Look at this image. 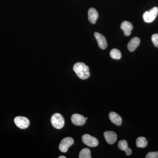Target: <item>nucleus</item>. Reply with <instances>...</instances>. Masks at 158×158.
I'll return each mask as SVG.
<instances>
[{
    "instance_id": "nucleus-16",
    "label": "nucleus",
    "mask_w": 158,
    "mask_h": 158,
    "mask_svg": "<svg viewBox=\"0 0 158 158\" xmlns=\"http://www.w3.org/2000/svg\"><path fill=\"white\" fill-rule=\"evenodd\" d=\"M79 157L80 158H91V152H90V150L88 148H83L80 152Z\"/></svg>"
},
{
    "instance_id": "nucleus-12",
    "label": "nucleus",
    "mask_w": 158,
    "mask_h": 158,
    "mask_svg": "<svg viewBox=\"0 0 158 158\" xmlns=\"http://www.w3.org/2000/svg\"><path fill=\"white\" fill-rule=\"evenodd\" d=\"M140 43V39L138 37H134L127 44V48L130 52H133L135 50Z\"/></svg>"
},
{
    "instance_id": "nucleus-8",
    "label": "nucleus",
    "mask_w": 158,
    "mask_h": 158,
    "mask_svg": "<svg viewBox=\"0 0 158 158\" xmlns=\"http://www.w3.org/2000/svg\"><path fill=\"white\" fill-rule=\"evenodd\" d=\"M71 121L73 124L76 126H83L86 123L85 117L78 114H74L71 117Z\"/></svg>"
},
{
    "instance_id": "nucleus-15",
    "label": "nucleus",
    "mask_w": 158,
    "mask_h": 158,
    "mask_svg": "<svg viewBox=\"0 0 158 158\" xmlns=\"http://www.w3.org/2000/svg\"><path fill=\"white\" fill-rule=\"evenodd\" d=\"M148 141L144 137H139L136 140V145L138 148H144L147 146Z\"/></svg>"
},
{
    "instance_id": "nucleus-13",
    "label": "nucleus",
    "mask_w": 158,
    "mask_h": 158,
    "mask_svg": "<svg viewBox=\"0 0 158 158\" xmlns=\"http://www.w3.org/2000/svg\"><path fill=\"white\" fill-rule=\"evenodd\" d=\"M109 118L111 121L117 126H120L122 123V119L121 116L114 112H110L109 115Z\"/></svg>"
},
{
    "instance_id": "nucleus-7",
    "label": "nucleus",
    "mask_w": 158,
    "mask_h": 158,
    "mask_svg": "<svg viewBox=\"0 0 158 158\" xmlns=\"http://www.w3.org/2000/svg\"><path fill=\"white\" fill-rule=\"evenodd\" d=\"M94 36L100 48L102 49H106L107 47V43L104 36L98 32H95Z\"/></svg>"
},
{
    "instance_id": "nucleus-5",
    "label": "nucleus",
    "mask_w": 158,
    "mask_h": 158,
    "mask_svg": "<svg viewBox=\"0 0 158 158\" xmlns=\"http://www.w3.org/2000/svg\"><path fill=\"white\" fill-rule=\"evenodd\" d=\"M74 143L73 139L70 137H67L62 139L59 145V149L62 152H67L68 148Z\"/></svg>"
},
{
    "instance_id": "nucleus-21",
    "label": "nucleus",
    "mask_w": 158,
    "mask_h": 158,
    "mask_svg": "<svg viewBox=\"0 0 158 158\" xmlns=\"http://www.w3.org/2000/svg\"><path fill=\"white\" fill-rule=\"evenodd\" d=\"M85 119H86V120H87V119H88V118H87V117H85Z\"/></svg>"
},
{
    "instance_id": "nucleus-20",
    "label": "nucleus",
    "mask_w": 158,
    "mask_h": 158,
    "mask_svg": "<svg viewBox=\"0 0 158 158\" xmlns=\"http://www.w3.org/2000/svg\"><path fill=\"white\" fill-rule=\"evenodd\" d=\"M66 157L64 156H60L59 157V158H66Z\"/></svg>"
},
{
    "instance_id": "nucleus-6",
    "label": "nucleus",
    "mask_w": 158,
    "mask_h": 158,
    "mask_svg": "<svg viewBox=\"0 0 158 158\" xmlns=\"http://www.w3.org/2000/svg\"><path fill=\"white\" fill-rule=\"evenodd\" d=\"M14 122L16 126L22 129H24L28 127L30 121L27 118L23 116H17L14 119Z\"/></svg>"
},
{
    "instance_id": "nucleus-17",
    "label": "nucleus",
    "mask_w": 158,
    "mask_h": 158,
    "mask_svg": "<svg viewBox=\"0 0 158 158\" xmlns=\"http://www.w3.org/2000/svg\"><path fill=\"white\" fill-rule=\"evenodd\" d=\"M110 56L113 59H120L121 58V52L117 49H113L110 53Z\"/></svg>"
},
{
    "instance_id": "nucleus-19",
    "label": "nucleus",
    "mask_w": 158,
    "mask_h": 158,
    "mask_svg": "<svg viewBox=\"0 0 158 158\" xmlns=\"http://www.w3.org/2000/svg\"><path fill=\"white\" fill-rule=\"evenodd\" d=\"M145 158H158V152H149L147 154Z\"/></svg>"
},
{
    "instance_id": "nucleus-9",
    "label": "nucleus",
    "mask_w": 158,
    "mask_h": 158,
    "mask_svg": "<svg viewBox=\"0 0 158 158\" xmlns=\"http://www.w3.org/2000/svg\"><path fill=\"white\" fill-rule=\"evenodd\" d=\"M104 136L106 141L110 144H114L117 140V135L116 133L111 131L105 132L104 133Z\"/></svg>"
},
{
    "instance_id": "nucleus-3",
    "label": "nucleus",
    "mask_w": 158,
    "mask_h": 158,
    "mask_svg": "<svg viewBox=\"0 0 158 158\" xmlns=\"http://www.w3.org/2000/svg\"><path fill=\"white\" fill-rule=\"evenodd\" d=\"M158 14V8L155 7L148 11H145L143 14V18L144 22L146 23H150L152 22Z\"/></svg>"
},
{
    "instance_id": "nucleus-18",
    "label": "nucleus",
    "mask_w": 158,
    "mask_h": 158,
    "mask_svg": "<svg viewBox=\"0 0 158 158\" xmlns=\"http://www.w3.org/2000/svg\"><path fill=\"white\" fill-rule=\"evenodd\" d=\"M152 40L154 45L156 48H158V34H154L152 36Z\"/></svg>"
},
{
    "instance_id": "nucleus-1",
    "label": "nucleus",
    "mask_w": 158,
    "mask_h": 158,
    "mask_svg": "<svg viewBox=\"0 0 158 158\" xmlns=\"http://www.w3.org/2000/svg\"><path fill=\"white\" fill-rule=\"evenodd\" d=\"M73 69L77 76L82 80H86L90 77L89 67L83 62H77L75 64Z\"/></svg>"
},
{
    "instance_id": "nucleus-4",
    "label": "nucleus",
    "mask_w": 158,
    "mask_h": 158,
    "mask_svg": "<svg viewBox=\"0 0 158 158\" xmlns=\"http://www.w3.org/2000/svg\"><path fill=\"white\" fill-rule=\"evenodd\" d=\"M82 140L85 145L89 147H96L98 145V141L97 139L88 134H86L82 136Z\"/></svg>"
},
{
    "instance_id": "nucleus-2",
    "label": "nucleus",
    "mask_w": 158,
    "mask_h": 158,
    "mask_svg": "<svg viewBox=\"0 0 158 158\" xmlns=\"http://www.w3.org/2000/svg\"><path fill=\"white\" fill-rule=\"evenodd\" d=\"M51 123L55 128L60 129L64 127L65 121L63 116L59 113H57L52 116Z\"/></svg>"
},
{
    "instance_id": "nucleus-10",
    "label": "nucleus",
    "mask_w": 158,
    "mask_h": 158,
    "mask_svg": "<svg viewBox=\"0 0 158 158\" xmlns=\"http://www.w3.org/2000/svg\"><path fill=\"white\" fill-rule=\"evenodd\" d=\"M120 28L124 32V35L126 36H129L131 34V32L133 29V26L131 23L125 21L122 23Z\"/></svg>"
},
{
    "instance_id": "nucleus-11",
    "label": "nucleus",
    "mask_w": 158,
    "mask_h": 158,
    "mask_svg": "<svg viewBox=\"0 0 158 158\" xmlns=\"http://www.w3.org/2000/svg\"><path fill=\"white\" fill-rule=\"evenodd\" d=\"M88 20L91 24H94L98 18V13L96 9L90 8L88 11Z\"/></svg>"
},
{
    "instance_id": "nucleus-14",
    "label": "nucleus",
    "mask_w": 158,
    "mask_h": 158,
    "mask_svg": "<svg viewBox=\"0 0 158 158\" xmlns=\"http://www.w3.org/2000/svg\"><path fill=\"white\" fill-rule=\"evenodd\" d=\"M118 146L119 149L125 152L126 154L128 156L131 155L132 150L128 147L127 142L125 140H121L118 142Z\"/></svg>"
}]
</instances>
